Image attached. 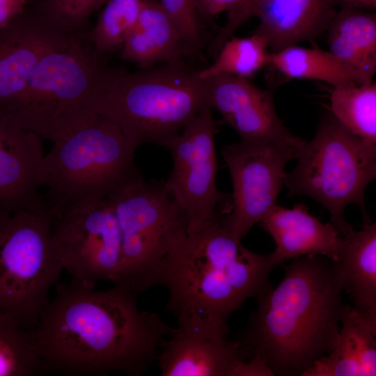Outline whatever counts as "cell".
Segmentation results:
<instances>
[{
    "label": "cell",
    "mask_w": 376,
    "mask_h": 376,
    "mask_svg": "<svg viewBox=\"0 0 376 376\" xmlns=\"http://www.w3.org/2000/svg\"><path fill=\"white\" fill-rule=\"evenodd\" d=\"M336 6L335 0H270L256 10L253 33L265 38L270 52H278L327 31Z\"/></svg>",
    "instance_id": "18"
},
{
    "label": "cell",
    "mask_w": 376,
    "mask_h": 376,
    "mask_svg": "<svg viewBox=\"0 0 376 376\" xmlns=\"http://www.w3.org/2000/svg\"><path fill=\"white\" fill-rule=\"evenodd\" d=\"M260 224L274 242L272 253L279 266L306 256L336 260L340 235L330 222L311 214L304 203L292 208L276 205Z\"/></svg>",
    "instance_id": "17"
},
{
    "label": "cell",
    "mask_w": 376,
    "mask_h": 376,
    "mask_svg": "<svg viewBox=\"0 0 376 376\" xmlns=\"http://www.w3.org/2000/svg\"><path fill=\"white\" fill-rule=\"evenodd\" d=\"M340 9L375 10L376 0H335Z\"/></svg>",
    "instance_id": "33"
},
{
    "label": "cell",
    "mask_w": 376,
    "mask_h": 376,
    "mask_svg": "<svg viewBox=\"0 0 376 376\" xmlns=\"http://www.w3.org/2000/svg\"><path fill=\"white\" fill-rule=\"evenodd\" d=\"M270 0H251L250 1V11L251 16H254L256 10L263 4L267 3Z\"/></svg>",
    "instance_id": "34"
},
{
    "label": "cell",
    "mask_w": 376,
    "mask_h": 376,
    "mask_svg": "<svg viewBox=\"0 0 376 376\" xmlns=\"http://www.w3.org/2000/svg\"><path fill=\"white\" fill-rule=\"evenodd\" d=\"M336 263L352 306L376 316V224H363L361 230L341 236Z\"/></svg>",
    "instance_id": "21"
},
{
    "label": "cell",
    "mask_w": 376,
    "mask_h": 376,
    "mask_svg": "<svg viewBox=\"0 0 376 376\" xmlns=\"http://www.w3.org/2000/svg\"><path fill=\"white\" fill-rule=\"evenodd\" d=\"M26 0H0V27L25 10Z\"/></svg>",
    "instance_id": "32"
},
{
    "label": "cell",
    "mask_w": 376,
    "mask_h": 376,
    "mask_svg": "<svg viewBox=\"0 0 376 376\" xmlns=\"http://www.w3.org/2000/svg\"><path fill=\"white\" fill-rule=\"evenodd\" d=\"M217 123L207 107L194 117L167 148L173 166L167 188L187 213L188 234L199 230L218 213L227 214L231 195L217 187Z\"/></svg>",
    "instance_id": "11"
},
{
    "label": "cell",
    "mask_w": 376,
    "mask_h": 376,
    "mask_svg": "<svg viewBox=\"0 0 376 376\" xmlns=\"http://www.w3.org/2000/svg\"><path fill=\"white\" fill-rule=\"evenodd\" d=\"M46 373L32 330L25 328L12 314L0 311V376H33Z\"/></svg>",
    "instance_id": "24"
},
{
    "label": "cell",
    "mask_w": 376,
    "mask_h": 376,
    "mask_svg": "<svg viewBox=\"0 0 376 376\" xmlns=\"http://www.w3.org/2000/svg\"><path fill=\"white\" fill-rule=\"evenodd\" d=\"M63 269L45 199L26 208H0V311L33 330Z\"/></svg>",
    "instance_id": "7"
},
{
    "label": "cell",
    "mask_w": 376,
    "mask_h": 376,
    "mask_svg": "<svg viewBox=\"0 0 376 376\" xmlns=\"http://www.w3.org/2000/svg\"><path fill=\"white\" fill-rule=\"evenodd\" d=\"M108 67L84 33L69 34L40 58L0 116L40 137L60 140L97 115Z\"/></svg>",
    "instance_id": "4"
},
{
    "label": "cell",
    "mask_w": 376,
    "mask_h": 376,
    "mask_svg": "<svg viewBox=\"0 0 376 376\" xmlns=\"http://www.w3.org/2000/svg\"><path fill=\"white\" fill-rule=\"evenodd\" d=\"M142 0H109L95 26L84 36L100 54L121 48L134 26Z\"/></svg>",
    "instance_id": "26"
},
{
    "label": "cell",
    "mask_w": 376,
    "mask_h": 376,
    "mask_svg": "<svg viewBox=\"0 0 376 376\" xmlns=\"http://www.w3.org/2000/svg\"><path fill=\"white\" fill-rule=\"evenodd\" d=\"M304 145L240 141L221 148L233 185L231 208L224 220L236 240L245 237L276 205L285 168Z\"/></svg>",
    "instance_id": "12"
},
{
    "label": "cell",
    "mask_w": 376,
    "mask_h": 376,
    "mask_svg": "<svg viewBox=\"0 0 376 376\" xmlns=\"http://www.w3.org/2000/svg\"><path fill=\"white\" fill-rule=\"evenodd\" d=\"M69 34L39 11L24 10L0 27V115L21 94L40 58Z\"/></svg>",
    "instance_id": "15"
},
{
    "label": "cell",
    "mask_w": 376,
    "mask_h": 376,
    "mask_svg": "<svg viewBox=\"0 0 376 376\" xmlns=\"http://www.w3.org/2000/svg\"><path fill=\"white\" fill-rule=\"evenodd\" d=\"M331 350L303 376L376 375V316L346 304Z\"/></svg>",
    "instance_id": "19"
},
{
    "label": "cell",
    "mask_w": 376,
    "mask_h": 376,
    "mask_svg": "<svg viewBox=\"0 0 376 376\" xmlns=\"http://www.w3.org/2000/svg\"><path fill=\"white\" fill-rule=\"evenodd\" d=\"M295 159V167L284 176L289 196H307L322 205L341 236L354 230L345 219L347 205L359 207L363 224L370 221L364 193L376 178V146L351 133L329 111Z\"/></svg>",
    "instance_id": "6"
},
{
    "label": "cell",
    "mask_w": 376,
    "mask_h": 376,
    "mask_svg": "<svg viewBox=\"0 0 376 376\" xmlns=\"http://www.w3.org/2000/svg\"><path fill=\"white\" fill-rule=\"evenodd\" d=\"M198 16L212 19L221 13L227 15V23L219 31L211 46L217 53L233 33L251 17V0H194Z\"/></svg>",
    "instance_id": "29"
},
{
    "label": "cell",
    "mask_w": 376,
    "mask_h": 376,
    "mask_svg": "<svg viewBox=\"0 0 376 376\" xmlns=\"http://www.w3.org/2000/svg\"><path fill=\"white\" fill-rule=\"evenodd\" d=\"M107 1L44 0L38 11L63 31L80 33L90 15Z\"/></svg>",
    "instance_id": "28"
},
{
    "label": "cell",
    "mask_w": 376,
    "mask_h": 376,
    "mask_svg": "<svg viewBox=\"0 0 376 376\" xmlns=\"http://www.w3.org/2000/svg\"><path fill=\"white\" fill-rule=\"evenodd\" d=\"M207 107L208 79L180 61L134 72L108 67L96 112L136 149L145 143L167 149Z\"/></svg>",
    "instance_id": "5"
},
{
    "label": "cell",
    "mask_w": 376,
    "mask_h": 376,
    "mask_svg": "<svg viewBox=\"0 0 376 376\" xmlns=\"http://www.w3.org/2000/svg\"><path fill=\"white\" fill-rule=\"evenodd\" d=\"M284 276L257 296V308L237 343L274 375L303 376L332 349L346 304L336 262L306 256L282 265Z\"/></svg>",
    "instance_id": "2"
},
{
    "label": "cell",
    "mask_w": 376,
    "mask_h": 376,
    "mask_svg": "<svg viewBox=\"0 0 376 376\" xmlns=\"http://www.w3.org/2000/svg\"><path fill=\"white\" fill-rule=\"evenodd\" d=\"M328 32L338 34L369 57L376 59V15L357 9H340Z\"/></svg>",
    "instance_id": "27"
},
{
    "label": "cell",
    "mask_w": 376,
    "mask_h": 376,
    "mask_svg": "<svg viewBox=\"0 0 376 376\" xmlns=\"http://www.w3.org/2000/svg\"><path fill=\"white\" fill-rule=\"evenodd\" d=\"M121 49L123 59L141 68L178 63L188 55L176 26L158 0H142L136 22Z\"/></svg>",
    "instance_id": "20"
},
{
    "label": "cell",
    "mask_w": 376,
    "mask_h": 376,
    "mask_svg": "<svg viewBox=\"0 0 376 376\" xmlns=\"http://www.w3.org/2000/svg\"><path fill=\"white\" fill-rule=\"evenodd\" d=\"M41 137L0 116V208L14 210L43 200L38 189L45 180Z\"/></svg>",
    "instance_id": "16"
},
{
    "label": "cell",
    "mask_w": 376,
    "mask_h": 376,
    "mask_svg": "<svg viewBox=\"0 0 376 376\" xmlns=\"http://www.w3.org/2000/svg\"><path fill=\"white\" fill-rule=\"evenodd\" d=\"M121 233L118 282L136 292L167 254L187 235L189 220L165 180L148 181L140 172L108 196Z\"/></svg>",
    "instance_id": "8"
},
{
    "label": "cell",
    "mask_w": 376,
    "mask_h": 376,
    "mask_svg": "<svg viewBox=\"0 0 376 376\" xmlns=\"http://www.w3.org/2000/svg\"><path fill=\"white\" fill-rule=\"evenodd\" d=\"M162 6L176 26L187 54H198L201 48V36L194 0H159Z\"/></svg>",
    "instance_id": "30"
},
{
    "label": "cell",
    "mask_w": 376,
    "mask_h": 376,
    "mask_svg": "<svg viewBox=\"0 0 376 376\" xmlns=\"http://www.w3.org/2000/svg\"><path fill=\"white\" fill-rule=\"evenodd\" d=\"M46 201L54 249L72 281L86 288H94L100 281L116 284L122 266V237L109 198Z\"/></svg>",
    "instance_id": "10"
},
{
    "label": "cell",
    "mask_w": 376,
    "mask_h": 376,
    "mask_svg": "<svg viewBox=\"0 0 376 376\" xmlns=\"http://www.w3.org/2000/svg\"><path fill=\"white\" fill-rule=\"evenodd\" d=\"M208 79L211 108L222 116L244 142H271L301 146V137L292 134L280 120L273 92L257 87L249 79L220 75Z\"/></svg>",
    "instance_id": "14"
},
{
    "label": "cell",
    "mask_w": 376,
    "mask_h": 376,
    "mask_svg": "<svg viewBox=\"0 0 376 376\" xmlns=\"http://www.w3.org/2000/svg\"><path fill=\"white\" fill-rule=\"evenodd\" d=\"M178 327L166 338L156 361L163 376H234L247 359L227 324L198 315L175 317Z\"/></svg>",
    "instance_id": "13"
},
{
    "label": "cell",
    "mask_w": 376,
    "mask_h": 376,
    "mask_svg": "<svg viewBox=\"0 0 376 376\" xmlns=\"http://www.w3.org/2000/svg\"><path fill=\"white\" fill-rule=\"evenodd\" d=\"M268 65L288 78L321 81L333 88L373 81L329 51L297 45L270 52Z\"/></svg>",
    "instance_id": "22"
},
{
    "label": "cell",
    "mask_w": 376,
    "mask_h": 376,
    "mask_svg": "<svg viewBox=\"0 0 376 376\" xmlns=\"http://www.w3.org/2000/svg\"><path fill=\"white\" fill-rule=\"evenodd\" d=\"M136 148L120 127L100 115L54 142L45 158L46 200L107 197L138 173Z\"/></svg>",
    "instance_id": "9"
},
{
    "label": "cell",
    "mask_w": 376,
    "mask_h": 376,
    "mask_svg": "<svg viewBox=\"0 0 376 376\" xmlns=\"http://www.w3.org/2000/svg\"><path fill=\"white\" fill-rule=\"evenodd\" d=\"M330 112L351 133L376 146V84L333 88Z\"/></svg>",
    "instance_id": "23"
},
{
    "label": "cell",
    "mask_w": 376,
    "mask_h": 376,
    "mask_svg": "<svg viewBox=\"0 0 376 376\" xmlns=\"http://www.w3.org/2000/svg\"><path fill=\"white\" fill-rule=\"evenodd\" d=\"M137 295L122 285L102 290L73 281L58 285L55 297L32 330L47 373L68 376L146 373L175 328L156 313L141 311Z\"/></svg>",
    "instance_id": "1"
},
{
    "label": "cell",
    "mask_w": 376,
    "mask_h": 376,
    "mask_svg": "<svg viewBox=\"0 0 376 376\" xmlns=\"http://www.w3.org/2000/svg\"><path fill=\"white\" fill-rule=\"evenodd\" d=\"M225 215L218 213L187 234L145 283L144 290L166 288V308L175 317L198 315L227 324L245 301L272 287L270 272L279 267L272 253L243 246L227 228Z\"/></svg>",
    "instance_id": "3"
},
{
    "label": "cell",
    "mask_w": 376,
    "mask_h": 376,
    "mask_svg": "<svg viewBox=\"0 0 376 376\" xmlns=\"http://www.w3.org/2000/svg\"><path fill=\"white\" fill-rule=\"evenodd\" d=\"M328 44L329 52L336 58L373 81L376 72V59L369 57L344 38L334 33L328 32Z\"/></svg>",
    "instance_id": "31"
},
{
    "label": "cell",
    "mask_w": 376,
    "mask_h": 376,
    "mask_svg": "<svg viewBox=\"0 0 376 376\" xmlns=\"http://www.w3.org/2000/svg\"><path fill=\"white\" fill-rule=\"evenodd\" d=\"M268 49L265 38L255 33L246 37L228 38L218 51L214 62L198 70V75L203 79L220 75L249 79L268 65Z\"/></svg>",
    "instance_id": "25"
}]
</instances>
